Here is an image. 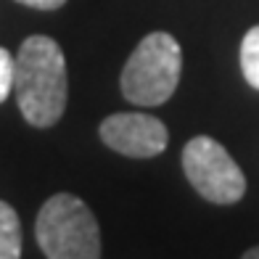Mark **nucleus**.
Instances as JSON below:
<instances>
[{
  "label": "nucleus",
  "instance_id": "obj_1",
  "mask_svg": "<svg viewBox=\"0 0 259 259\" xmlns=\"http://www.w3.org/2000/svg\"><path fill=\"white\" fill-rule=\"evenodd\" d=\"M14 90L21 116L32 127H53L66 111L69 79L64 51L48 34H32L16 56Z\"/></svg>",
  "mask_w": 259,
  "mask_h": 259
},
{
  "label": "nucleus",
  "instance_id": "obj_2",
  "mask_svg": "<svg viewBox=\"0 0 259 259\" xmlns=\"http://www.w3.org/2000/svg\"><path fill=\"white\" fill-rule=\"evenodd\" d=\"M180 72V42L169 32H151L138 42L122 69V96L135 106H161L175 96Z\"/></svg>",
  "mask_w": 259,
  "mask_h": 259
},
{
  "label": "nucleus",
  "instance_id": "obj_3",
  "mask_svg": "<svg viewBox=\"0 0 259 259\" xmlns=\"http://www.w3.org/2000/svg\"><path fill=\"white\" fill-rule=\"evenodd\" d=\"M34 238L48 259H101V228L74 193H56L34 220Z\"/></svg>",
  "mask_w": 259,
  "mask_h": 259
},
{
  "label": "nucleus",
  "instance_id": "obj_4",
  "mask_svg": "<svg viewBox=\"0 0 259 259\" xmlns=\"http://www.w3.org/2000/svg\"><path fill=\"white\" fill-rule=\"evenodd\" d=\"M183 169L198 196L206 201L228 206L241 201L246 193V178L235 159L222 148L214 138L196 135L183 148Z\"/></svg>",
  "mask_w": 259,
  "mask_h": 259
},
{
  "label": "nucleus",
  "instance_id": "obj_5",
  "mask_svg": "<svg viewBox=\"0 0 259 259\" xmlns=\"http://www.w3.org/2000/svg\"><path fill=\"white\" fill-rule=\"evenodd\" d=\"M98 135L111 151L133 159L159 156L169 143V133L161 119L143 111H119L106 116Z\"/></svg>",
  "mask_w": 259,
  "mask_h": 259
},
{
  "label": "nucleus",
  "instance_id": "obj_6",
  "mask_svg": "<svg viewBox=\"0 0 259 259\" xmlns=\"http://www.w3.org/2000/svg\"><path fill=\"white\" fill-rule=\"evenodd\" d=\"M0 259H21V222L6 201H0Z\"/></svg>",
  "mask_w": 259,
  "mask_h": 259
},
{
  "label": "nucleus",
  "instance_id": "obj_7",
  "mask_svg": "<svg viewBox=\"0 0 259 259\" xmlns=\"http://www.w3.org/2000/svg\"><path fill=\"white\" fill-rule=\"evenodd\" d=\"M241 72L254 90H259V24L243 34L241 42Z\"/></svg>",
  "mask_w": 259,
  "mask_h": 259
},
{
  "label": "nucleus",
  "instance_id": "obj_8",
  "mask_svg": "<svg viewBox=\"0 0 259 259\" xmlns=\"http://www.w3.org/2000/svg\"><path fill=\"white\" fill-rule=\"evenodd\" d=\"M14 72H16V58L6 48H0V103L14 90Z\"/></svg>",
  "mask_w": 259,
  "mask_h": 259
},
{
  "label": "nucleus",
  "instance_id": "obj_9",
  "mask_svg": "<svg viewBox=\"0 0 259 259\" xmlns=\"http://www.w3.org/2000/svg\"><path fill=\"white\" fill-rule=\"evenodd\" d=\"M21 6H29V8H37V11H58L66 0H16Z\"/></svg>",
  "mask_w": 259,
  "mask_h": 259
},
{
  "label": "nucleus",
  "instance_id": "obj_10",
  "mask_svg": "<svg viewBox=\"0 0 259 259\" xmlns=\"http://www.w3.org/2000/svg\"><path fill=\"white\" fill-rule=\"evenodd\" d=\"M241 259H259V246H254V249H249V251H246Z\"/></svg>",
  "mask_w": 259,
  "mask_h": 259
}]
</instances>
